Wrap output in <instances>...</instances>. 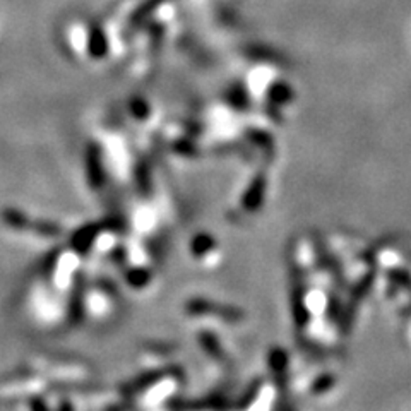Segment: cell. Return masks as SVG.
Listing matches in <instances>:
<instances>
[{"label": "cell", "mask_w": 411, "mask_h": 411, "mask_svg": "<svg viewBox=\"0 0 411 411\" xmlns=\"http://www.w3.org/2000/svg\"><path fill=\"white\" fill-rule=\"evenodd\" d=\"M85 273L82 271H75L73 285H70L69 303H67V321L73 326H78L85 319Z\"/></svg>", "instance_id": "obj_1"}, {"label": "cell", "mask_w": 411, "mask_h": 411, "mask_svg": "<svg viewBox=\"0 0 411 411\" xmlns=\"http://www.w3.org/2000/svg\"><path fill=\"white\" fill-rule=\"evenodd\" d=\"M103 230H105V223H86V225L79 226V228L70 235L69 247L75 254L86 255Z\"/></svg>", "instance_id": "obj_2"}, {"label": "cell", "mask_w": 411, "mask_h": 411, "mask_svg": "<svg viewBox=\"0 0 411 411\" xmlns=\"http://www.w3.org/2000/svg\"><path fill=\"white\" fill-rule=\"evenodd\" d=\"M86 177L91 189L98 190L105 183V170L102 161V147L98 145H90L86 149Z\"/></svg>", "instance_id": "obj_3"}, {"label": "cell", "mask_w": 411, "mask_h": 411, "mask_svg": "<svg viewBox=\"0 0 411 411\" xmlns=\"http://www.w3.org/2000/svg\"><path fill=\"white\" fill-rule=\"evenodd\" d=\"M87 51L91 59H97V61H102L109 54V39L99 25L91 26L90 37H87Z\"/></svg>", "instance_id": "obj_4"}, {"label": "cell", "mask_w": 411, "mask_h": 411, "mask_svg": "<svg viewBox=\"0 0 411 411\" xmlns=\"http://www.w3.org/2000/svg\"><path fill=\"white\" fill-rule=\"evenodd\" d=\"M2 221H4V225L9 226V228L18 230V231H26L31 228L33 219H31L30 214H26L25 211L18 209V207H4Z\"/></svg>", "instance_id": "obj_5"}, {"label": "cell", "mask_w": 411, "mask_h": 411, "mask_svg": "<svg viewBox=\"0 0 411 411\" xmlns=\"http://www.w3.org/2000/svg\"><path fill=\"white\" fill-rule=\"evenodd\" d=\"M38 237L43 238H57L63 233V228L59 223L50 221V219H37V221L31 223V228Z\"/></svg>", "instance_id": "obj_6"}, {"label": "cell", "mask_w": 411, "mask_h": 411, "mask_svg": "<svg viewBox=\"0 0 411 411\" xmlns=\"http://www.w3.org/2000/svg\"><path fill=\"white\" fill-rule=\"evenodd\" d=\"M165 2L166 0H146V2L134 13L133 23H141L142 19H146L147 16H149L151 13H154V11H157L158 7Z\"/></svg>", "instance_id": "obj_7"}, {"label": "cell", "mask_w": 411, "mask_h": 411, "mask_svg": "<svg viewBox=\"0 0 411 411\" xmlns=\"http://www.w3.org/2000/svg\"><path fill=\"white\" fill-rule=\"evenodd\" d=\"M30 408L35 410V411L49 410V405H47V403H45V399H42V398H31Z\"/></svg>", "instance_id": "obj_8"}, {"label": "cell", "mask_w": 411, "mask_h": 411, "mask_svg": "<svg viewBox=\"0 0 411 411\" xmlns=\"http://www.w3.org/2000/svg\"><path fill=\"white\" fill-rule=\"evenodd\" d=\"M57 408L62 411V410H73V408H74V406H73V405H70V403H61V405H59V406H57Z\"/></svg>", "instance_id": "obj_9"}]
</instances>
